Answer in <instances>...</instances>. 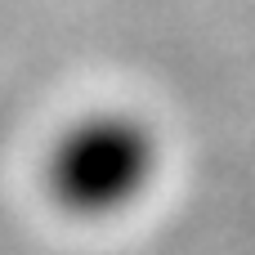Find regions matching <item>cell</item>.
Here are the masks:
<instances>
[{
  "label": "cell",
  "mask_w": 255,
  "mask_h": 255,
  "mask_svg": "<svg viewBox=\"0 0 255 255\" xmlns=\"http://www.w3.org/2000/svg\"><path fill=\"white\" fill-rule=\"evenodd\" d=\"M157 175V139L143 121L99 112L76 121L49 152V193L76 215H112L139 202Z\"/></svg>",
  "instance_id": "cell-1"
}]
</instances>
